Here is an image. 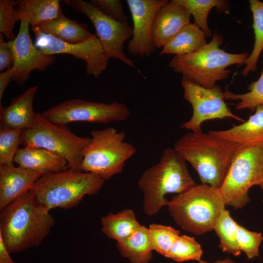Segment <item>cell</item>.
I'll use <instances>...</instances> for the list:
<instances>
[{"label": "cell", "instance_id": "cell-28", "mask_svg": "<svg viewBox=\"0 0 263 263\" xmlns=\"http://www.w3.org/2000/svg\"><path fill=\"white\" fill-rule=\"evenodd\" d=\"M238 225V224L232 218L229 212L225 209L213 227L220 239L219 247L222 251L236 256L241 253L237 241Z\"/></svg>", "mask_w": 263, "mask_h": 263}, {"label": "cell", "instance_id": "cell-31", "mask_svg": "<svg viewBox=\"0 0 263 263\" xmlns=\"http://www.w3.org/2000/svg\"><path fill=\"white\" fill-rule=\"evenodd\" d=\"M148 228L153 250L166 257L180 236V230L170 226L156 224L150 225Z\"/></svg>", "mask_w": 263, "mask_h": 263}, {"label": "cell", "instance_id": "cell-29", "mask_svg": "<svg viewBox=\"0 0 263 263\" xmlns=\"http://www.w3.org/2000/svg\"><path fill=\"white\" fill-rule=\"evenodd\" d=\"M247 89V93L241 94H234L226 89L224 93L225 99L238 100L235 107L238 110H254L257 107L263 105V68L259 79L251 83Z\"/></svg>", "mask_w": 263, "mask_h": 263}, {"label": "cell", "instance_id": "cell-10", "mask_svg": "<svg viewBox=\"0 0 263 263\" xmlns=\"http://www.w3.org/2000/svg\"><path fill=\"white\" fill-rule=\"evenodd\" d=\"M130 114L129 108L122 103H105L81 99L64 101L41 113L51 123L62 126L75 121L107 124L125 120Z\"/></svg>", "mask_w": 263, "mask_h": 263}, {"label": "cell", "instance_id": "cell-37", "mask_svg": "<svg viewBox=\"0 0 263 263\" xmlns=\"http://www.w3.org/2000/svg\"><path fill=\"white\" fill-rule=\"evenodd\" d=\"M13 80L11 68H8L0 74V101L9 82Z\"/></svg>", "mask_w": 263, "mask_h": 263}, {"label": "cell", "instance_id": "cell-15", "mask_svg": "<svg viewBox=\"0 0 263 263\" xmlns=\"http://www.w3.org/2000/svg\"><path fill=\"white\" fill-rule=\"evenodd\" d=\"M167 0H127L133 22V35L128 44L130 54L148 57L155 50L152 39L155 16Z\"/></svg>", "mask_w": 263, "mask_h": 263}, {"label": "cell", "instance_id": "cell-36", "mask_svg": "<svg viewBox=\"0 0 263 263\" xmlns=\"http://www.w3.org/2000/svg\"><path fill=\"white\" fill-rule=\"evenodd\" d=\"M4 36L0 34V71L11 68L13 65L14 56L7 42L3 39Z\"/></svg>", "mask_w": 263, "mask_h": 263}, {"label": "cell", "instance_id": "cell-39", "mask_svg": "<svg viewBox=\"0 0 263 263\" xmlns=\"http://www.w3.org/2000/svg\"><path fill=\"white\" fill-rule=\"evenodd\" d=\"M198 263H208L205 261L201 260L200 261L198 262ZM214 263H235V262L233 260L229 258H226L223 260H218Z\"/></svg>", "mask_w": 263, "mask_h": 263}, {"label": "cell", "instance_id": "cell-33", "mask_svg": "<svg viewBox=\"0 0 263 263\" xmlns=\"http://www.w3.org/2000/svg\"><path fill=\"white\" fill-rule=\"evenodd\" d=\"M17 6L16 1L13 0H0V34H2L7 40H14L16 36L14 32L15 23L21 20L20 14L14 9Z\"/></svg>", "mask_w": 263, "mask_h": 263}, {"label": "cell", "instance_id": "cell-14", "mask_svg": "<svg viewBox=\"0 0 263 263\" xmlns=\"http://www.w3.org/2000/svg\"><path fill=\"white\" fill-rule=\"evenodd\" d=\"M29 26L28 22L21 20L16 38L7 41L14 56L11 67L13 80L20 84L29 78L32 71H42L56 60L53 56L45 55L36 47L29 34Z\"/></svg>", "mask_w": 263, "mask_h": 263}, {"label": "cell", "instance_id": "cell-7", "mask_svg": "<svg viewBox=\"0 0 263 263\" xmlns=\"http://www.w3.org/2000/svg\"><path fill=\"white\" fill-rule=\"evenodd\" d=\"M91 140L83 150L80 170L97 174L104 180L121 173L126 162L136 152L125 141L124 131L113 127L92 131Z\"/></svg>", "mask_w": 263, "mask_h": 263}, {"label": "cell", "instance_id": "cell-35", "mask_svg": "<svg viewBox=\"0 0 263 263\" xmlns=\"http://www.w3.org/2000/svg\"><path fill=\"white\" fill-rule=\"evenodd\" d=\"M89 2L108 17L128 23V18L124 12L121 0H91Z\"/></svg>", "mask_w": 263, "mask_h": 263}, {"label": "cell", "instance_id": "cell-2", "mask_svg": "<svg viewBox=\"0 0 263 263\" xmlns=\"http://www.w3.org/2000/svg\"><path fill=\"white\" fill-rule=\"evenodd\" d=\"M242 146L200 131L184 135L175 142L173 148L196 170L202 184L220 188Z\"/></svg>", "mask_w": 263, "mask_h": 263}, {"label": "cell", "instance_id": "cell-13", "mask_svg": "<svg viewBox=\"0 0 263 263\" xmlns=\"http://www.w3.org/2000/svg\"><path fill=\"white\" fill-rule=\"evenodd\" d=\"M31 28L35 36V46L44 54H67L83 59L86 62L87 74L94 77L107 69L109 58L95 35L83 42L69 43L43 33L37 27Z\"/></svg>", "mask_w": 263, "mask_h": 263}, {"label": "cell", "instance_id": "cell-5", "mask_svg": "<svg viewBox=\"0 0 263 263\" xmlns=\"http://www.w3.org/2000/svg\"><path fill=\"white\" fill-rule=\"evenodd\" d=\"M104 181L93 173L68 168L42 175L31 190L49 211L57 207L69 209L78 205L85 195L97 193Z\"/></svg>", "mask_w": 263, "mask_h": 263}, {"label": "cell", "instance_id": "cell-27", "mask_svg": "<svg viewBox=\"0 0 263 263\" xmlns=\"http://www.w3.org/2000/svg\"><path fill=\"white\" fill-rule=\"evenodd\" d=\"M249 3L253 17L255 42L252 51L246 59L245 66L241 72L244 76L255 71L259 57L263 51V2L249 0Z\"/></svg>", "mask_w": 263, "mask_h": 263}, {"label": "cell", "instance_id": "cell-21", "mask_svg": "<svg viewBox=\"0 0 263 263\" xmlns=\"http://www.w3.org/2000/svg\"><path fill=\"white\" fill-rule=\"evenodd\" d=\"M35 27L43 33L69 43L83 42L94 35L89 31L86 24L68 18L62 11L54 19L43 21Z\"/></svg>", "mask_w": 263, "mask_h": 263}, {"label": "cell", "instance_id": "cell-34", "mask_svg": "<svg viewBox=\"0 0 263 263\" xmlns=\"http://www.w3.org/2000/svg\"><path fill=\"white\" fill-rule=\"evenodd\" d=\"M263 237L260 232L251 231L238 224L237 241L241 251L246 254L248 259L259 256V246Z\"/></svg>", "mask_w": 263, "mask_h": 263}, {"label": "cell", "instance_id": "cell-20", "mask_svg": "<svg viewBox=\"0 0 263 263\" xmlns=\"http://www.w3.org/2000/svg\"><path fill=\"white\" fill-rule=\"evenodd\" d=\"M209 133L242 146L263 144V105L257 107L254 113L241 124L223 131H209Z\"/></svg>", "mask_w": 263, "mask_h": 263}, {"label": "cell", "instance_id": "cell-16", "mask_svg": "<svg viewBox=\"0 0 263 263\" xmlns=\"http://www.w3.org/2000/svg\"><path fill=\"white\" fill-rule=\"evenodd\" d=\"M191 15L176 0L169 1L157 12L153 20L152 39L156 48H163L185 26Z\"/></svg>", "mask_w": 263, "mask_h": 263}, {"label": "cell", "instance_id": "cell-3", "mask_svg": "<svg viewBox=\"0 0 263 263\" xmlns=\"http://www.w3.org/2000/svg\"><path fill=\"white\" fill-rule=\"evenodd\" d=\"M186 162L174 148H168L159 162L143 172L138 186L144 195L143 209L147 215H154L168 205L166 195L180 194L196 185Z\"/></svg>", "mask_w": 263, "mask_h": 263}, {"label": "cell", "instance_id": "cell-4", "mask_svg": "<svg viewBox=\"0 0 263 263\" xmlns=\"http://www.w3.org/2000/svg\"><path fill=\"white\" fill-rule=\"evenodd\" d=\"M222 37L215 33L212 39L197 51L188 55L175 56L169 66L175 73L206 88H211L216 83L228 76L230 71L227 67L244 64L249 54L246 52L229 53L220 48Z\"/></svg>", "mask_w": 263, "mask_h": 263}, {"label": "cell", "instance_id": "cell-40", "mask_svg": "<svg viewBox=\"0 0 263 263\" xmlns=\"http://www.w3.org/2000/svg\"><path fill=\"white\" fill-rule=\"evenodd\" d=\"M260 186L261 188L263 190V183Z\"/></svg>", "mask_w": 263, "mask_h": 263}, {"label": "cell", "instance_id": "cell-1", "mask_svg": "<svg viewBox=\"0 0 263 263\" xmlns=\"http://www.w3.org/2000/svg\"><path fill=\"white\" fill-rule=\"evenodd\" d=\"M56 221L31 190L0 213V237L10 254L36 247L49 235Z\"/></svg>", "mask_w": 263, "mask_h": 263}, {"label": "cell", "instance_id": "cell-22", "mask_svg": "<svg viewBox=\"0 0 263 263\" xmlns=\"http://www.w3.org/2000/svg\"><path fill=\"white\" fill-rule=\"evenodd\" d=\"M207 43L204 32L195 23L189 22L162 48L159 55H188L197 51Z\"/></svg>", "mask_w": 263, "mask_h": 263}, {"label": "cell", "instance_id": "cell-8", "mask_svg": "<svg viewBox=\"0 0 263 263\" xmlns=\"http://www.w3.org/2000/svg\"><path fill=\"white\" fill-rule=\"evenodd\" d=\"M90 140V137L78 136L66 126L53 124L37 113L34 126L22 130L20 144L46 149L65 159L69 168L80 170L83 150Z\"/></svg>", "mask_w": 263, "mask_h": 263}, {"label": "cell", "instance_id": "cell-32", "mask_svg": "<svg viewBox=\"0 0 263 263\" xmlns=\"http://www.w3.org/2000/svg\"><path fill=\"white\" fill-rule=\"evenodd\" d=\"M22 130L0 128V165L13 164L19 150Z\"/></svg>", "mask_w": 263, "mask_h": 263}, {"label": "cell", "instance_id": "cell-19", "mask_svg": "<svg viewBox=\"0 0 263 263\" xmlns=\"http://www.w3.org/2000/svg\"><path fill=\"white\" fill-rule=\"evenodd\" d=\"M14 161L19 167L43 174L57 172L69 168L65 159L40 148L23 147L19 149Z\"/></svg>", "mask_w": 263, "mask_h": 263}, {"label": "cell", "instance_id": "cell-24", "mask_svg": "<svg viewBox=\"0 0 263 263\" xmlns=\"http://www.w3.org/2000/svg\"><path fill=\"white\" fill-rule=\"evenodd\" d=\"M101 222L103 233L117 242L129 237L141 226L134 212L130 209L115 214L110 213L101 218Z\"/></svg>", "mask_w": 263, "mask_h": 263}, {"label": "cell", "instance_id": "cell-9", "mask_svg": "<svg viewBox=\"0 0 263 263\" xmlns=\"http://www.w3.org/2000/svg\"><path fill=\"white\" fill-rule=\"evenodd\" d=\"M263 183V144L242 146L236 152L219 188L226 205L241 208L249 201L248 190Z\"/></svg>", "mask_w": 263, "mask_h": 263}, {"label": "cell", "instance_id": "cell-6", "mask_svg": "<svg viewBox=\"0 0 263 263\" xmlns=\"http://www.w3.org/2000/svg\"><path fill=\"white\" fill-rule=\"evenodd\" d=\"M225 203L219 188L208 185H196L173 197L167 205L177 225L196 235L213 229Z\"/></svg>", "mask_w": 263, "mask_h": 263}, {"label": "cell", "instance_id": "cell-30", "mask_svg": "<svg viewBox=\"0 0 263 263\" xmlns=\"http://www.w3.org/2000/svg\"><path fill=\"white\" fill-rule=\"evenodd\" d=\"M203 249L194 238L186 235H180L165 257L175 262L201 260Z\"/></svg>", "mask_w": 263, "mask_h": 263}, {"label": "cell", "instance_id": "cell-18", "mask_svg": "<svg viewBox=\"0 0 263 263\" xmlns=\"http://www.w3.org/2000/svg\"><path fill=\"white\" fill-rule=\"evenodd\" d=\"M38 89V85L29 88L6 107L0 104V128L22 131L34 126L37 113L33 103Z\"/></svg>", "mask_w": 263, "mask_h": 263}, {"label": "cell", "instance_id": "cell-17", "mask_svg": "<svg viewBox=\"0 0 263 263\" xmlns=\"http://www.w3.org/2000/svg\"><path fill=\"white\" fill-rule=\"evenodd\" d=\"M42 175L14 164L0 165V209L30 190Z\"/></svg>", "mask_w": 263, "mask_h": 263}, {"label": "cell", "instance_id": "cell-23", "mask_svg": "<svg viewBox=\"0 0 263 263\" xmlns=\"http://www.w3.org/2000/svg\"><path fill=\"white\" fill-rule=\"evenodd\" d=\"M116 246L123 257L131 263H150L153 250L149 228L141 225L126 239L117 242Z\"/></svg>", "mask_w": 263, "mask_h": 263}, {"label": "cell", "instance_id": "cell-11", "mask_svg": "<svg viewBox=\"0 0 263 263\" xmlns=\"http://www.w3.org/2000/svg\"><path fill=\"white\" fill-rule=\"evenodd\" d=\"M75 11L85 15L93 24L101 46L110 59H119L140 73L133 61L124 52V43L133 35L128 23L113 19L101 12L90 2L82 0H65Z\"/></svg>", "mask_w": 263, "mask_h": 263}, {"label": "cell", "instance_id": "cell-26", "mask_svg": "<svg viewBox=\"0 0 263 263\" xmlns=\"http://www.w3.org/2000/svg\"><path fill=\"white\" fill-rule=\"evenodd\" d=\"M192 16L194 23L205 33L206 38L212 37L208 27L207 18L210 11L216 7L219 12L227 13L230 8L229 1L226 0H176Z\"/></svg>", "mask_w": 263, "mask_h": 263}, {"label": "cell", "instance_id": "cell-25", "mask_svg": "<svg viewBox=\"0 0 263 263\" xmlns=\"http://www.w3.org/2000/svg\"><path fill=\"white\" fill-rule=\"evenodd\" d=\"M58 0H16L21 20L28 22L31 27L57 17L62 11Z\"/></svg>", "mask_w": 263, "mask_h": 263}, {"label": "cell", "instance_id": "cell-12", "mask_svg": "<svg viewBox=\"0 0 263 263\" xmlns=\"http://www.w3.org/2000/svg\"><path fill=\"white\" fill-rule=\"evenodd\" d=\"M181 84L184 89V98L193 109L191 117L181 128L198 132L202 131L201 125L207 120L231 118L241 123L245 121L227 106L224 94L219 85L206 88L184 76Z\"/></svg>", "mask_w": 263, "mask_h": 263}, {"label": "cell", "instance_id": "cell-38", "mask_svg": "<svg viewBox=\"0 0 263 263\" xmlns=\"http://www.w3.org/2000/svg\"><path fill=\"white\" fill-rule=\"evenodd\" d=\"M1 237H0V263H17L11 257Z\"/></svg>", "mask_w": 263, "mask_h": 263}]
</instances>
